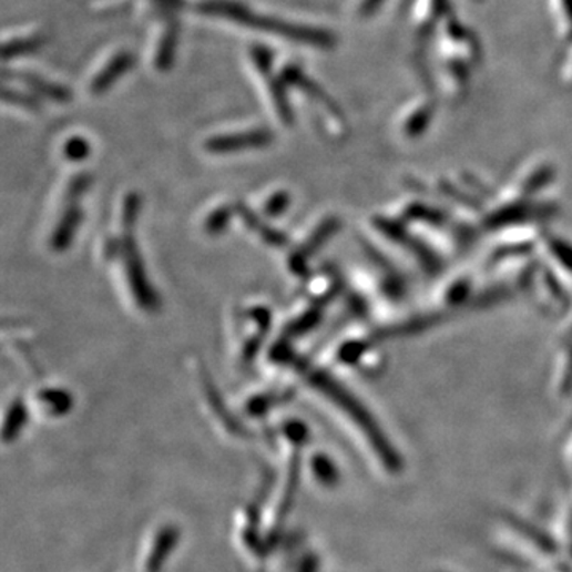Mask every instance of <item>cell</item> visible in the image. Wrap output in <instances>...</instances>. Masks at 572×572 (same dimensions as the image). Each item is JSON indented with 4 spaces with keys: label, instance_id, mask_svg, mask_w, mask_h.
Returning a JSON list of instances; mask_svg holds the SVG:
<instances>
[{
    "label": "cell",
    "instance_id": "1",
    "mask_svg": "<svg viewBox=\"0 0 572 572\" xmlns=\"http://www.w3.org/2000/svg\"><path fill=\"white\" fill-rule=\"evenodd\" d=\"M200 12L211 14V17L225 18V20L258 29V31L269 32V34L282 35L286 40L304 43V45L320 48H331L334 45V35L329 34L328 31L288 23V21L277 20V18L262 17V14L252 12L247 7L233 2V0H207V2L201 3Z\"/></svg>",
    "mask_w": 572,
    "mask_h": 572
},
{
    "label": "cell",
    "instance_id": "2",
    "mask_svg": "<svg viewBox=\"0 0 572 572\" xmlns=\"http://www.w3.org/2000/svg\"><path fill=\"white\" fill-rule=\"evenodd\" d=\"M252 58L259 73H262L263 79L266 80L270 101H273L278 116H280L286 124L293 123L295 116H293V110L289 108L288 98H286L284 79H282V75L277 76L273 72V54H270L267 48L256 45L252 48Z\"/></svg>",
    "mask_w": 572,
    "mask_h": 572
},
{
    "label": "cell",
    "instance_id": "3",
    "mask_svg": "<svg viewBox=\"0 0 572 572\" xmlns=\"http://www.w3.org/2000/svg\"><path fill=\"white\" fill-rule=\"evenodd\" d=\"M270 142V134L267 131L237 132V134L219 135L207 142V149L212 152L225 153L236 152L241 149H253L263 146Z\"/></svg>",
    "mask_w": 572,
    "mask_h": 572
},
{
    "label": "cell",
    "instance_id": "4",
    "mask_svg": "<svg viewBox=\"0 0 572 572\" xmlns=\"http://www.w3.org/2000/svg\"><path fill=\"white\" fill-rule=\"evenodd\" d=\"M134 62V57H132L131 53H127V51H121L116 57H113L112 60L108 62V65H105V68L94 76L90 86L91 93H105L113 83L119 82L120 76L123 75V73L131 71Z\"/></svg>",
    "mask_w": 572,
    "mask_h": 572
},
{
    "label": "cell",
    "instance_id": "5",
    "mask_svg": "<svg viewBox=\"0 0 572 572\" xmlns=\"http://www.w3.org/2000/svg\"><path fill=\"white\" fill-rule=\"evenodd\" d=\"M6 73L7 75H12V79L25 84V86L31 88L35 93L45 95L48 99H53V101L61 102V104L71 101L72 94L68 88L61 86V84L58 83L48 82V80L35 75V73L20 71Z\"/></svg>",
    "mask_w": 572,
    "mask_h": 572
},
{
    "label": "cell",
    "instance_id": "6",
    "mask_svg": "<svg viewBox=\"0 0 572 572\" xmlns=\"http://www.w3.org/2000/svg\"><path fill=\"white\" fill-rule=\"evenodd\" d=\"M178 42V25L172 23L168 25L166 34H164L163 40H161L160 48H157L156 53V68L160 71H167V69L172 68V62H174L175 50H177Z\"/></svg>",
    "mask_w": 572,
    "mask_h": 572
},
{
    "label": "cell",
    "instance_id": "7",
    "mask_svg": "<svg viewBox=\"0 0 572 572\" xmlns=\"http://www.w3.org/2000/svg\"><path fill=\"white\" fill-rule=\"evenodd\" d=\"M45 43L42 35L25 37V39H14L6 43L3 47V60L9 61L13 58L24 57V54L34 53Z\"/></svg>",
    "mask_w": 572,
    "mask_h": 572
},
{
    "label": "cell",
    "instance_id": "8",
    "mask_svg": "<svg viewBox=\"0 0 572 572\" xmlns=\"http://www.w3.org/2000/svg\"><path fill=\"white\" fill-rule=\"evenodd\" d=\"M3 101L10 102V104L20 105L24 109H39V104L32 95L21 93V91L12 90V88H3L2 93Z\"/></svg>",
    "mask_w": 572,
    "mask_h": 572
},
{
    "label": "cell",
    "instance_id": "9",
    "mask_svg": "<svg viewBox=\"0 0 572 572\" xmlns=\"http://www.w3.org/2000/svg\"><path fill=\"white\" fill-rule=\"evenodd\" d=\"M65 150H68V155L72 156L73 160H80V157L86 155L88 145L83 139H72V141L68 143V149Z\"/></svg>",
    "mask_w": 572,
    "mask_h": 572
}]
</instances>
